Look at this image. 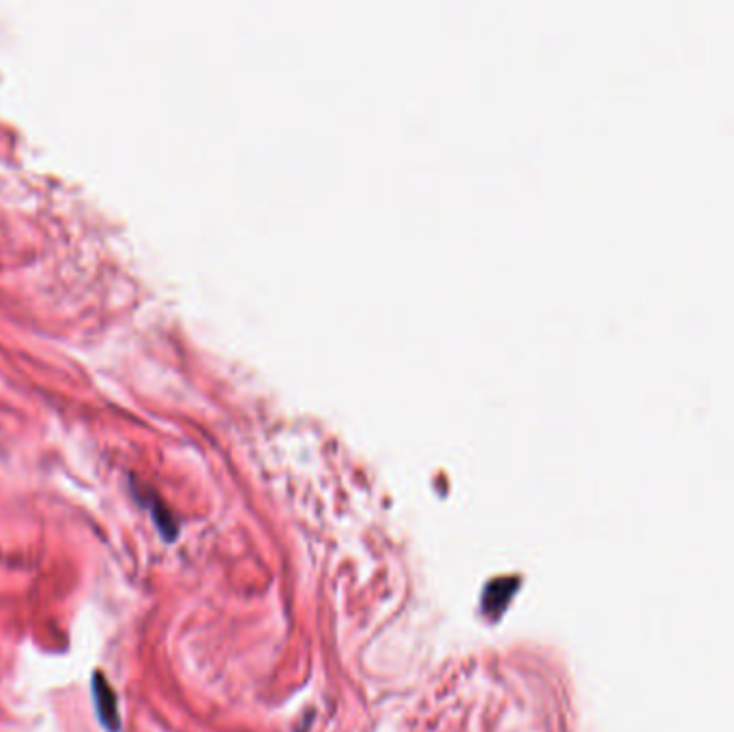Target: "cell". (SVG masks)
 <instances>
[{
  "instance_id": "6da1fadb",
  "label": "cell",
  "mask_w": 734,
  "mask_h": 732,
  "mask_svg": "<svg viewBox=\"0 0 734 732\" xmlns=\"http://www.w3.org/2000/svg\"><path fill=\"white\" fill-rule=\"evenodd\" d=\"M93 702L95 709H97L99 724L104 726L107 732H121V716H118L116 694L101 672H95L93 677Z\"/></svg>"
},
{
  "instance_id": "7a4b0ae2",
  "label": "cell",
  "mask_w": 734,
  "mask_h": 732,
  "mask_svg": "<svg viewBox=\"0 0 734 732\" xmlns=\"http://www.w3.org/2000/svg\"><path fill=\"white\" fill-rule=\"evenodd\" d=\"M513 585H516V580L500 578L494 580L486 588V595H483V610H486V615H497V612L505 610L507 601L513 595Z\"/></svg>"
}]
</instances>
